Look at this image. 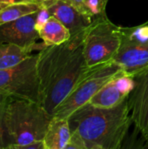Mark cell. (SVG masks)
<instances>
[{"mask_svg": "<svg viewBox=\"0 0 148 149\" xmlns=\"http://www.w3.org/2000/svg\"><path fill=\"white\" fill-rule=\"evenodd\" d=\"M85 31L38 52L39 104L51 115L90 69L83 50Z\"/></svg>", "mask_w": 148, "mask_h": 149, "instance_id": "6da1fadb", "label": "cell"}, {"mask_svg": "<svg viewBox=\"0 0 148 149\" xmlns=\"http://www.w3.org/2000/svg\"><path fill=\"white\" fill-rule=\"evenodd\" d=\"M67 119L85 149H120L133 124L128 98L109 108L86 103Z\"/></svg>", "mask_w": 148, "mask_h": 149, "instance_id": "7a4b0ae2", "label": "cell"}, {"mask_svg": "<svg viewBox=\"0 0 148 149\" xmlns=\"http://www.w3.org/2000/svg\"><path fill=\"white\" fill-rule=\"evenodd\" d=\"M52 118L38 102L11 98L5 115L6 149H24L44 141Z\"/></svg>", "mask_w": 148, "mask_h": 149, "instance_id": "3957f363", "label": "cell"}, {"mask_svg": "<svg viewBox=\"0 0 148 149\" xmlns=\"http://www.w3.org/2000/svg\"><path fill=\"white\" fill-rule=\"evenodd\" d=\"M121 42V26L106 16L95 18L85 30L83 38L84 56L88 67L106 64L115 58Z\"/></svg>", "mask_w": 148, "mask_h": 149, "instance_id": "277c9868", "label": "cell"}, {"mask_svg": "<svg viewBox=\"0 0 148 149\" xmlns=\"http://www.w3.org/2000/svg\"><path fill=\"white\" fill-rule=\"evenodd\" d=\"M121 72H124L122 68L114 60L90 67L86 74L55 109L53 116L68 118L74 111L88 103L108 81Z\"/></svg>", "mask_w": 148, "mask_h": 149, "instance_id": "5b68a950", "label": "cell"}, {"mask_svg": "<svg viewBox=\"0 0 148 149\" xmlns=\"http://www.w3.org/2000/svg\"><path fill=\"white\" fill-rule=\"evenodd\" d=\"M38 57V53L31 54L19 64L0 70V93L39 103Z\"/></svg>", "mask_w": 148, "mask_h": 149, "instance_id": "8992f818", "label": "cell"}, {"mask_svg": "<svg viewBox=\"0 0 148 149\" xmlns=\"http://www.w3.org/2000/svg\"><path fill=\"white\" fill-rule=\"evenodd\" d=\"M113 60L132 77L148 69V21L133 27L121 26V42Z\"/></svg>", "mask_w": 148, "mask_h": 149, "instance_id": "52a82bcc", "label": "cell"}, {"mask_svg": "<svg viewBox=\"0 0 148 149\" xmlns=\"http://www.w3.org/2000/svg\"><path fill=\"white\" fill-rule=\"evenodd\" d=\"M48 17L49 15L45 9L42 7L36 12L1 24L0 42L32 50H42L46 45L44 43L38 45L36 41L40 38L38 28Z\"/></svg>", "mask_w": 148, "mask_h": 149, "instance_id": "ba28073f", "label": "cell"}, {"mask_svg": "<svg viewBox=\"0 0 148 149\" xmlns=\"http://www.w3.org/2000/svg\"><path fill=\"white\" fill-rule=\"evenodd\" d=\"M133 79L134 87L128 96L130 113L135 127L148 143V69Z\"/></svg>", "mask_w": 148, "mask_h": 149, "instance_id": "9c48e42d", "label": "cell"}, {"mask_svg": "<svg viewBox=\"0 0 148 149\" xmlns=\"http://www.w3.org/2000/svg\"><path fill=\"white\" fill-rule=\"evenodd\" d=\"M134 87V79L124 72L108 81L88 102L99 107H113L128 98Z\"/></svg>", "mask_w": 148, "mask_h": 149, "instance_id": "30bf717a", "label": "cell"}, {"mask_svg": "<svg viewBox=\"0 0 148 149\" xmlns=\"http://www.w3.org/2000/svg\"><path fill=\"white\" fill-rule=\"evenodd\" d=\"M44 8L49 16L58 18L69 30L71 36L85 31L94 20L65 0H56Z\"/></svg>", "mask_w": 148, "mask_h": 149, "instance_id": "8fae6325", "label": "cell"}, {"mask_svg": "<svg viewBox=\"0 0 148 149\" xmlns=\"http://www.w3.org/2000/svg\"><path fill=\"white\" fill-rule=\"evenodd\" d=\"M71 138V129L67 118H52L44 143L45 149H65Z\"/></svg>", "mask_w": 148, "mask_h": 149, "instance_id": "7c38bea8", "label": "cell"}, {"mask_svg": "<svg viewBox=\"0 0 148 149\" xmlns=\"http://www.w3.org/2000/svg\"><path fill=\"white\" fill-rule=\"evenodd\" d=\"M39 38L46 45H58L71 38L69 30L55 17L49 16L38 28Z\"/></svg>", "mask_w": 148, "mask_h": 149, "instance_id": "4fadbf2b", "label": "cell"}, {"mask_svg": "<svg viewBox=\"0 0 148 149\" xmlns=\"http://www.w3.org/2000/svg\"><path fill=\"white\" fill-rule=\"evenodd\" d=\"M31 48L0 42V70L16 65L31 54Z\"/></svg>", "mask_w": 148, "mask_h": 149, "instance_id": "5bb4252c", "label": "cell"}, {"mask_svg": "<svg viewBox=\"0 0 148 149\" xmlns=\"http://www.w3.org/2000/svg\"><path fill=\"white\" fill-rule=\"evenodd\" d=\"M43 6L38 3H21L0 8V25L36 12Z\"/></svg>", "mask_w": 148, "mask_h": 149, "instance_id": "9a60e30c", "label": "cell"}, {"mask_svg": "<svg viewBox=\"0 0 148 149\" xmlns=\"http://www.w3.org/2000/svg\"><path fill=\"white\" fill-rule=\"evenodd\" d=\"M82 13L93 19L106 16V9L109 0H65Z\"/></svg>", "mask_w": 148, "mask_h": 149, "instance_id": "2e32d148", "label": "cell"}, {"mask_svg": "<svg viewBox=\"0 0 148 149\" xmlns=\"http://www.w3.org/2000/svg\"><path fill=\"white\" fill-rule=\"evenodd\" d=\"M11 97L0 93V149H6L5 115L7 105Z\"/></svg>", "mask_w": 148, "mask_h": 149, "instance_id": "e0dca14e", "label": "cell"}, {"mask_svg": "<svg viewBox=\"0 0 148 149\" xmlns=\"http://www.w3.org/2000/svg\"><path fill=\"white\" fill-rule=\"evenodd\" d=\"M21 3H37L36 0H0V8Z\"/></svg>", "mask_w": 148, "mask_h": 149, "instance_id": "ac0fdd59", "label": "cell"}, {"mask_svg": "<svg viewBox=\"0 0 148 149\" xmlns=\"http://www.w3.org/2000/svg\"><path fill=\"white\" fill-rule=\"evenodd\" d=\"M54 1H56V0H36V2H37L38 3L41 4L43 7L48 5L49 3H52V2H54Z\"/></svg>", "mask_w": 148, "mask_h": 149, "instance_id": "d6986e66", "label": "cell"}]
</instances>
